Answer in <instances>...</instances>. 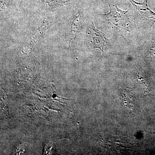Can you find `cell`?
<instances>
[{
  "label": "cell",
  "instance_id": "cell-4",
  "mask_svg": "<svg viewBox=\"0 0 155 155\" xmlns=\"http://www.w3.org/2000/svg\"><path fill=\"white\" fill-rule=\"evenodd\" d=\"M82 27L81 16L80 13L75 15L71 19L67 34V41L69 44L76 37Z\"/></svg>",
  "mask_w": 155,
  "mask_h": 155
},
{
  "label": "cell",
  "instance_id": "cell-9",
  "mask_svg": "<svg viewBox=\"0 0 155 155\" xmlns=\"http://www.w3.org/2000/svg\"><path fill=\"white\" fill-rule=\"evenodd\" d=\"M27 1H28V0H21V1H20V5H19L20 7H21L22 6H23V5H24Z\"/></svg>",
  "mask_w": 155,
  "mask_h": 155
},
{
  "label": "cell",
  "instance_id": "cell-5",
  "mask_svg": "<svg viewBox=\"0 0 155 155\" xmlns=\"http://www.w3.org/2000/svg\"><path fill=\"white\" fill-rule=\"evenodd\" d=\"M72 3V0H45L44 6L46 9L51 10L71 5Z\"/></svg>",
  "mask_w": 155,
  "mask_h": 155
},
{
  "label": "cell",
  "instance_id": "cell-2",
  "mask_svg": "<svg viewBox=\"0 0 155 155\" xmlns=\"http://www.w3.org/2000/svg\"><path fill=\"white\" fill-rule=\"evenodd\" d=\"M110 11L107 14H104L106 21H109L118 29H126L129 25L128 11H123L119 9L117 6H110Z\"/></svg>",
  "mask_w": 155,
  "mask_h": 155
},
{
  "label": "cell",
  "instance_id": "cell-1",
  "mask_svg": "<svg viewBox=\"0 0 155 155\" xmlns=\"http://www.w3.org/2000/svg\"><path fill=\"white\" fill-rule=\"evenodd\" d=\"M55 23L54 20H44L25 41L23 52L25 54H29L34 50L47 31Z\"/></svg>",
  "mask_w": 155,
  "mask_h": 155
},
{
  "label": "cell",
  "instance_id": "cell-3",
  "mask_svg": "<svg viewBox=\"0 0 155 155\" xmlns=\"http://www.w3.org/2000/svg\"><path fill=\"white\" fill-rule=\"evenodd\" d=\"M87 38L90 44L95 49L103 51L105 46L106 39L101 32L99 31L92 23L87 28Z\"/></svg>",
  "mask_w": 155,
  "mask_h": 155
},
{
  "label": "cell",
  "instance_id": "cell-8",
  "mask_svg": "<svg viewBox=\"0 0 155 155\" xmlns=\"http://www.w3.org/2000/svg\"><path fill=\"white\" fill-rule=\"evenodd\" d=\"M150 56L151 58L155 60V45H154L150 50Z\"/></svg>",
  "mask_w": 155,
  "mask_h": 155
},
{
  "label": "cell",
  "instance_id": "cell-6",
  "mask_svg": "<svg viewBox=\"0 0 155 155\" xmlns=\"http://www.w3.org/2000/svg\"><path fill=\"white\" fill-rule=\"evenodd\" d=\"M16 0H1V10L9 8L15 2Z\"/></svg>",
  "mask_w": 155,
  "mask_h": 155
},
{
  "label": "cell",
  "instance_id": "cell-7",
  "mask_svg": "<svg viewBox=\"0 0 155 155\" xmlns=\"http://www.w3.org/2000/svg\"><path fill=\"white\" fill-rule=\"evenodd\" d=\"M55 146L54 143H49L46 144L45 148V153L46 155H51L54 152Z\"/></svg>",
  "mask_w": 155,
  "mask_h": 155
}]
</instances>
